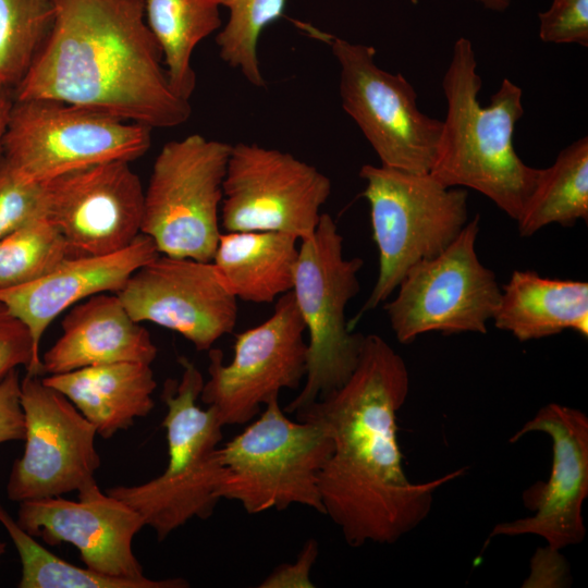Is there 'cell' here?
Segmentation results:
<instances>
[{"label": "cell", "mask_w": 588, "mask_h": 588, "mask_svg": "<svg viewBox=\"0 0 588 588\" xmlns=\"http://www.w3.org/2000/svg\"><path fill=\"white\" fill-rule=\"evenodd\" d=\"M54 21L14 100L49 99L152 128L185 123L143 0H52Z\"/></svg>", "instance_id": "2"}, {"label": "cell", "mask_w": 588, "mask_h": 588, "mask_svg": "<svg viewBox=\"0 0 588 588\" xmlns=\"http://www.w3.org/2000/svg\"><path fill=\"white\" fill-rule=\"evenodd\" d=\"M68 258L62 235L40 217L0 240V291L33 282Z\"/></svg>", "instance_id": "29"}, {"label": "cell", "mask_w": 588, "mask_h": 588, "mask_svg": "<svg viewBox=\"0 0 588 588\" xmlns=\"http://www.w3.org/2000/svg\"><path fill=\"white\" fill-rule=\"evenodd\" d=\"M531 432H542L552 440L549 480L524 493L525 504L534 515L497 524L490 538L535 535L553 550L578 544L586 536L583 505L588 497V417L577 408L549 403L510 442Z\"/></svg>", "instance_id": "17"}, {"label": "cell", "mask_w": 588, "mask_h": 588, "mask_svg": "<svg viewBox=\"0 0 588 588\" xmlns=\"http://www.w3.org/2000/svg\"><path fill=\"white\" fill-rule=\"evenodd\" d=\"M52 0H0V82L15 87L48 38Z\"/></svg>", "instance_id": "27"}, {"label": "cell", "mask_w": 588, "mask_h": 588, "mask_svg": "<svg viewBox=\"0 0 588 588\" xmlns=\"http://www.w3.org/2000/svg\"><path fill=\"white\" fill-rule=\"evenodd\" d=\"M19 366H25L26 375L41 376L27 327L4 309L0 313V383Z\"/></svg>", "instance_id": "32"}, {"label": "cell", "mask_w": 588, "mask_h": 588, "mask_svg": "<svg viewBox=\"0 0 588 588\" xmlns=\"http://www.w3.org/2000/svg\"><path fill=\"white\" fill-rule=\"evenodd\" d=\"M274 303L269 318L235 336L229 364L221 350H209V379L200 400L216 409L224 426L252 421L283 389H297L306 376V329L292 291Z\"/></svg>", "instance_id": "13"}, {"label": "cell", "mask_w": 588, "mask_h": 588, "mask_svg": "<svg viewBox=\"0 0 588 588\" xmlns=\"http://www.w3.org/2000/svg\"><path fill=\"white\" fill-rule=\"evenodd\" d=\"M151 144V128L102 111L49 99L14 100L2 158L29 181L114 160L131 162Z\"/></svg>", "instance_id": "8"}, {"label": "cell", "mask_w": 588, "mask_h": 588, "mask_svg": "<svg viewBox=\"0 0 588 588\" xmlns=\"http://www.w3.org/2000/svg\"><path fill=\"white\" fill-rule=\"evenodd\" d=\"M159 255L154 241L140 233L121 250L68 258L33 282L1 290L0 304L27 327L41 365L40 342L56 317L96 294L118 293L137 269Z\"/></svg>", "instance_id": "19"}, {"label": "cell", "mask_w": 588, "mask_h": 588, "mask_svg": "<svg viewBox=\"0 0 588 588\" xmlns=\"http://www.w3.org/2000/svg\"><path fill=\"white\" fill-rule=\"evenodd\" d=\"M130 163H98L42 183L46 217L71 257L115 253L142 233L145 189Z\"/></svg>", "instance_id": "15"}, {"label": "cell", "mask_w": 588, "mask_h": 588, "mask_svg": "<svg viewBox=\"0 0 588 588\" xmlns=\"http://www.w3.org/2000/svg\"><path fill=\"white\" fill-rule=\"evenodd\" d=\"M14 97L11 87L0 82V160L3 155V138L7 132Z\"/></svg>", "instance_id": "36"}, {"label": "cell", "mask_w": 588, "mask_h": 588, "mask_svg": "<svg viewBox=\"0 0 588 588\" xmlns=\"http://www.w3.org/2000/svg\"><path fill=\"white\" fill-rule=\"evenodd\" d=\"M332 449L320 424L290 419L274 399L219 448L223 475L218 497L241 503L248 514L294 504L324 514L319 474Z\"/></svg>", "instance_id": "6"}, {"label": "cell", "mask_w": 588, "mask_h": 588, "mask_svg": "<svg viewBox=\"0 0 588 588\" xmlns=\"http://www.w3.org/2000/svg\"><path fill=\"white\" fill-rule=\"evenodd\" d=\"M117 294L135 321L177 332L198 351H209L237 321V298L212 261L160 254Z\"/></svg>", "instance_id": "16"}, {"label": "cell", "mask_w": 588, "mask_h": 588, "mask_svg": "<svg viewBox=\"0 0 588 588\" xmlns=\"http://www.w3.org/2000/svg\"><path fill=\"white\" fill-rule=\"evenodd\" d=\"M409 392L403 357L378 334L365 335L348 379L295 413L320 424L333 449L319 474L324 514L347 544H391L430 513L436 490L465 469L413 482L397 441V412Z\"/></svg>", "instance_id": "1"}, {"label": "cell", "mask_w": 588, "mask_h": 588, "mask_svg": "<svg viewBox=\"0 0 588 588\" xmlns=\"http://www.w3.org/2000/svg\"><path fill=\"white\" fill-rule=\"evenodd\" d=\"M17 524L50 546L73 544L86 567L112 577L148 580L132 542L145 526L124 501L103 493L97 483L78 491V500L61 495L20 502Z\"/></svg>", "instance_id": "18"}, {"label": "cell", "mask_w": 588, "mask_h": 588, "mask_svg": "<svg viewBox=\"0 0 588 588\" xmlns=\"http://www.w3.org/2000/svg\"><path fill=\"white\" fill-rule=\"evenodd\" d=\"M180 363V381L167 380L162 391L167 468L143 485L106 490L137 511L160 541L193 517L205 519L213 513L223 475L219 443L224 425L215 408L197 404L205 382L199 369L187 358Z\"/></svg>", "instance_id": "4"}, {"label": "cell", "mask_w": 588, "mask_h": 588, "mask_svg": "<svg viewBox=\"0 0 588 588\" xmlns=\"http://www.w3.org/2000/svg\"><path fill=\"white\" fill-rule=\"evenodd\" d=\"M495 328L520 342L573 330L588 336V283L548 278L531 270H515L501 286Z\"/></svg>", "instance_id": "22"}, {"label": "cell", "mask_w": 588, "mask_h": 588, "mask_svg": "<svg viewBox=\"0 0 588 588\" xmlns=\"http://www.w3.org/2000/svg\"><path fill=\"white\" fill-rule=\"evenodd\" d=\"M297 241L274 231L221 233L212 264L237 299L271 304L293 289Z\"/></svg>", "instance_id": "23"}, {"label": "cell", "mask_w": 588, "mask_h": 588, "mask_svg": "<svg viewBox=\"0 0 588 588\" xmlns=\"http://www.w3.org/2000/svg\"><path fill=\"white\" fill-rule=\"evenodd\" d=\"M4 547L5 544L0 542V554L4 552Z\"/></svg>", "instance_id": "38"}, {"label": "cell", "mask_w": 588, "mask_h": 588, "mask_svg": "<svg viewBox=\"0 0 588 588\" xmlns=\"http://www.w3.org/2000/svg\"><path fill=\"white\" fill-rule=\"evenodd\" d=\"M21 405L25 448L11 468L8 498L22 502L58 497L96 483L97 431L74 404L40 376L25 375Z\"/></svg>", "instance_id": "14"}, {"label": "cell", "mask_w": 588, "mask_h": 588, "mask_svg": "<svg viewBox=\"0 0 588 588\" xmlns=\"http://www.w3.org/2000/svg\"><path fill=\"white\" fill-rule=\"evenodd\" d=\"M567 565L560 550L548 546L538 549L531 559L530 574L523 587H562L567 576Z\"/></svg>", "instance_id": "35"}, {"label": "cell", "mask_w": 588, "mask_h": 588, "mask_svg": "<svg viewBox=\"0 0 588 588\" xmlns=\"http://www.w3.org/2000/svg\"><path fill=\"white\" fill-rule=\"evenodd\" d=\"M143 5L171 88L179 97L189 100L196 86L193 52L222 26L219 0H143Z\"/></svg>", "instance_id": "24"}, {"label": "cell", "mask_w": 588, "mask_h": 588, "mask_svg": "<svg viewBox=\"0 0 588 588\" xmlns=\"http://www.w3.org/2000/svg\"><path fill=\"white\" fill-rule=\"evenodd\" d=\"M219 3L229 10L228 22L216 37L220 58L240 71L249 84L264 87L259 38L268 25L282 16L286 0H219Z\"/></svg>", "instance_id": "28"}, {"label": "cell", "mask_w": 588, "mask_h": 588, "mask_svg": "<svg viewBox=\"0 0 588 588\" xmlns=\"http://www.w3.org/2000/svg\"><path fill=\"white\" fill-rule=\"evenodd\" d=\"M62 334L41 357V376L84 367L139 362L152 364L157 346L117 293H100L70 308Z\"/></svg>", "instance_id": "20"}, {"label": "cell", "mask_w": 588, "mask_h": 588, "mask_svg": "<svg viewBox=\"0 0 588 588\" xmlns=\"http://www.w3.org/2000/svg\"><path fill=\"white\" fill-rule=\"evenodd\" d=\"M359 257L346 258L343 236L328 213L301 241L292 293L308 333L307 372L284 408L295 414L341 387L355 369L365 335L348 328L346 306L359 291Z\"/></svg>", "instance_id": "7"}, {"label": "cell", "mask_w": 588, "mask_h": 588, "mask_svg": "<svg viewBox=\"0 0 588 588\" xmlns=\"http://www.w3.org/2000/svg\"><path fill=\"white\" fill-rule=\"evenodd\" d=\"M5 307L2 304H0V313L3 311Z\"/></svg>", "instance_id": "39"}, {"label": "cell", "mask_w": 588, "mask_h": 588, "mask_svg": "<svg viewBox=\"0 0 588 588\" xmlns=\"http://www.w3.org/2000/svg\"><path fill=\"white\" fill-rule=\"evenodd\" d=\"M318 543L309 539L293 563L277 566L264 581L260 588H313L310 571L318 556Z\"/></svg>", "instance_id": "34"}, {"label": "cell", "mask_w": 588, "mask_h": 588, "mask_svg": "<svg viewBox=\"0 0 588 588\" xmlns=\"http://www.w3.org/2000/svg\"><path fill=\"white\" fill-rule=\"evenodd\" d=\"M42 381L65 395L109 439L154 408L157 388L150 364L119 362L49 375Z\"/></svg>", "instance_id": "21"}, {"label": "cell", "mask_w": 588, "mask_h": 588, "mask_svg": "<svg viewBox=\"0 0 588 588\" xmlns=\"http://www.w3.org/2000/svg\"><path fill=\"white\" fill-rule=\"evenodd\" d=\"M364 197L369 204L379 271L369 297L348 320L359 319L385 303L405 273L418 262L444 250L468 222L467 191L448 187L430 173L364 164Z\"/></svg>", "instance_id": "5"}, {"label": "cell", "mask_w": 588, "mask_h": 588, "mask_svg": "<svg viewBox=\"0 0 588 588\" xmlns=\"http://www.w3.org/2000/svg\"><path fill=\"white\" fill-rule=\"evenodd\" d=\"M588 219V137L562 149L555 161L541 169L517 222L522 236H531L547 225H574Z\"/></svg>", "instance_id": "25"}, {"label": "cell", "mask_w": 588, "mask_h": 588, "mask_svg": "<svg viewBox=\"0 0 588 588\" xmlns=\"http://www.w3.org/2000/svg\"><path fill=\"white\" fill-rule=\"evenodd\" d=\"M479 221L476 215L444 250L413 266L394 297L384 303L400 343H412L429 332L487 333V323L500 303L501 286L477 255Z\"/></svg>", "instance_id": "10"}, {"label": "cell", "mask_w": 588, "mask_h": 588, "mask_svg": "<svg viewBox=\"0 0 588 588\" xmlns=\"http://www.w3.org/2000/svg\"><path fill=\"white\" fill-rule=\"evenodd\" d=\"M538 16L542 41L588 47V0H552Z\"/></svg>", "instance_id": "31"}, {"label": "cell", "mask_w": 588, "mask_h": 588, "mask_svg": "<svg viewBox=\"0 0 588 588\" xmlns=\"http://www.w3.org/2000/svg\"><path fill=\"white\" fill-rule=\"evenodd\" d=\"M481 85L473 44L460 37L442 79L448 109L429 173L448 187L481 193L516 220L541 172L514 148L515 126L524 115L523 90L504 78L482 107Z\"/></svg>", "instance_id": "3"}, {"label": "cell", "mask_w": 588, "mask_h": 588, "mask_svg": "<svg viewBox=\"0 0 588 588\" xmlns=\"http://www.w3.org/2000/svg\"><path fill=\"white\" fill-rule=\"evenodd\" d=\"M326 38L340 65L342 107L381 166L429 173L442 121L420 111L414 87L401 73L388 72L377 64L373 47L333 36Z\"/></svg>", "instance_id": "11"}, {"label": "cell", "mask_w": 588, "mask_h": 588, "mask_svg": "<svg viewBox=\"0 0 588 588\" xmlns=\"http://www.w3.org/2000/svg\"><path fill=\"white\" fill-rule=\"evenodd\" d=\"M488 10L502 12L506 10L514 0H476Z\"/></svg>", "instance_id": "37"}, {"label": "cell", "mask_w": 588, "mask_h": 588, "mask_svg": "<svg viewBox=\"0 0 588 588\" xmlns=\"http://www.w3.org/2000/svg\"><path fill=\"white\" fill-rule=\"evenodd\" d=\"M0 523L7 529L20 556V588H185L182 578L145 581L108 576L73 565L54 555L20 527L0 504Z\"/></svg>", "instance_id": "26"}, {"label": "cell", "mask_w": 588, "mask_h": 588, "mask_svg": "<svg viewBox=\"0 0 588 588\" xmlns=\"http://www.w3.org/2000/svg\"><path fill=\"white\" fill-rule=\"evenodd\" d=\"M228 143L192 134L163 145L144 196L142 233L162 255L212 261L220 230Z\"/></svg>", "instance_id": "9"}, {"label": "cell", "mask_w": 588, "mask_h": 588, "mask_svg": "<svg viewBox=\"0 0 588 588\" xmlns=\"http://www.w3.org/2000/svg\"><path fill=\"white\" fill-rule=\"evenodd\" d=\"M46 216L42 183L29 181L0 160V240Z\"/></svg>", "instance_id": "30"}, {"label": "cell", "mask_w": 588, "mask_h": 588, "mask_svg": "<svg viewBox=\"0 0 588 588\" xmlns=\"http://www.w3.org/2000/svg\"><path fill=\"white\" fill-rule=\"evenodd\" d=\"M222 191L225 232L274 231L302 241L316 230L332 184L289 152L237 143L231 146Z\"/></svg>", "instance_id": "12"}, {"label": "cell", "mask_w": 588, "mask_h": 588, "mask_svg": "<svg viewBox=\"0 0 588 588\" xmlns=\"http://www.w3.org/2000/svg\"><path fill=\"white\" fill-rule=\"evenodd\" d=\"M25 421L21 405V380L17 370L0 383V444L24 440Z\"/></svg>", "instance_id": "33"}]
</instances>
